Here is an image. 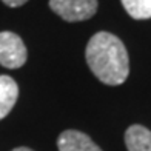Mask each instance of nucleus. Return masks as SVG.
Listing matches in <instances>:
<instances>
[{
  "label": "nucleus",
  "instance_id": "obj_8",
  "mask_svg": "<svg viewBox=\"0 0 151 151\" xmlns=\"http://www.w3.org/2000/svg\"><path fill=\"white\" fill-rule=\"evenodd\" d=\"M2 2L6 5V6H11V8H17V6H22L25 5L28 0H2Z\"/></svg>",
  "mask_w": 151,
  "mask_h": 151
},
{
  "label": "nucleus",
  "instance_id": "obj_2",
  "mask_svg": "<svg viewBox=\"0 0 151 151\" xmlns=\"http://www.w3.org/2000/svg\"><path fill=\"white\" fill-rule=\"evenodd\" d=\"M26 57L28 51L20 36L11 31L0 32V65L8 70H16L25 65Z\"/></svg>",
  "mask_w": 151,
  "mask_h": 151
},
{
  "label": "nucleus",
  "instance_id": "obj_6",
  "mask_svg": "<svg viewBox=\"0 0 151 151\" xmlns=\"http://www.w3.org/2000/svg\"><path fill=\"white\" fill-rule=\"evenodd\" d=\"M128 151H151V131L143 125H131L125 131Z\"/></svg>",
  "mask_w": 151,
  "mask_h": 151
},
{
  "label": "nucleus",
  "instance_id": "obj_4",
  "mask_svg": "<svg viewBox=\"0 0 151 151\" xmlns=\"http://www.w3.org/2000/svg\"><path fill=\"white\" fill-rule=\"evenodd\" d=\"M59 151H102L85 133L77 129H66L57 139Z\"/></svg>",
  "mask_w": 151,
  "mask_h": 151
},
{
  "label": "nucleus",
  "instance_id": "obj_7",
  "mask_svg": "<svg viewBox=\"0 0 151 151\" xmlns=\"http://www.w3.org/2000/svg\"><path fill=\"white\" fill-rule=\"evenodd\" d=\"M122 5L136 20L151 19V0H122Z\"/></svg>",
  "mask_w": 151,
  "mask_h": 151
},
{
  "label": "nucleus",
  "instance_id": "obj_1",
  "mask_svg": "<svg viewBox=\"0 0 151 151\" xmlns=\"http://www.w3.org/2000/svg\"><path fill=\"white\" fill-rule=\"evenodd\" d=\"M85 59L93 74L105 85H122L129 74V59L122 40L111 32L100 31L90 39Z\"/></svg>",
  "mask_w": 151,
  "mask_h": 151
},
{
  "label": "nucleus",
  "instance_id": "obj_3",
  "mask_svg": "<svg viewBox=\"0 0 151 151\" xmlns=\"http://www.w3.org/2000/svg\"><path fill=\"white\" fill-rule=\"evenodd\" d=\"M50 8L66 22H83L97 11V0H50Z\"/></svg>",
  "mask_w": 151,
  "mask_h": 151
},
{
  "label": "nucleus",
  "instance_id": "obj_9",
  "mask_svg": "<svg viewBox=\"0 0 151 151\" xmlns=\"http://www.w3.org/2000/svg\"><path fill=\"white\" fill-rule=\"evenodd\" d=\"M12 151H34V150H31V148H26V147H19V148H14Z\"/></svg>",
  "mask_w": 151,
  "mask_h": 151
},
{
  "label": "nucleus",
  "instance_id": "obj_5",
  "mask_svg": "<svg viewBox=\"0 0 151 151\" xmlns=\"http://www.w3.org/2000/svg\"><path fill=\"white\" fill-rule=\"evenodd\" d=\"M19 97V86L9 76H0V120L6 117L14 108Z\"/></svg>",
  "mask_w": 151,
  "mask_h": 151
}]
</instances>
